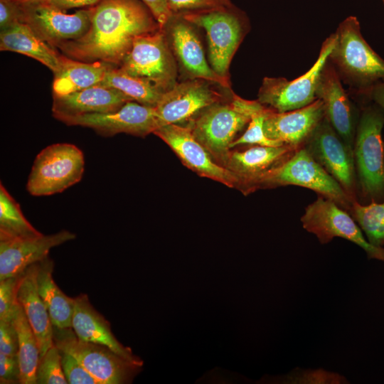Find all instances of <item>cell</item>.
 Wrapping results in <instances>:
<instances>
[{"mask_svg":"<svg viewBox=\"0 0 384 384\" xmlns=\"http://www.w3.org/2000/svg\"><path fill=\"white\" fill-rule=\"evenodd\" d=\"M268 107H262L256 111L243 134L238 137L231 144V149L240 145L257 144L262 146H278L282 143L269 139L265 134L263 124Z\"/></svg>","mask_w":384,"mask_h":384,"instance_id":"cell-33","label":"cell"},{"mask_svg":"<svg viewBox=\"0 0 384 384\" xmlns=\"http://www.w3.org/2000/svg\"><path fill=\"white\" fill-rule=\"evenodd\" d=\"M283 383L290 384H346L347 378L325 369L295 368L284 376Z\"/></svg>","mask_w":384,"mask_h":384,"instance_id":"cell-34","label":"cell"},{"mask_svg":"<svg viewBox=\"0 0 384 384\" xmlns=\"http://www.w3.org/2000/svg\"><path fill=\"white\" fill-rule=\"evenodd\" d=\"M99 85L116 89L132 101L154 107L166 92L149 81L131 75L119 68L110 67Z\"/></svg>","mask_w":384,"mask_h":384,"instance_id":"cell-29","label":"cell"},{"mask_svg":"<svg viewBox=\"0 0 384 384\" xmlns=\"http://www.w3.org/2000/svg\"><path fill=\"white\" fill-rule=\"evenodd\" d=\"M153 134L173 150L185 166L198 176L230 188H237L238 180L235 175L215 161L188 126L166 124L157 128Z\"/></svg>","mask_w":384,"mask_h":384,"instance_id":"cell-14","label":"cell"},{"mask_svg":"<svg viewBox=\"0 0 384 384\" xmlns=\"http://www.w3.org/2000/svg\"><path fill=\"white\" fill-rule=\"evenodd\" d=\"M84 166L83 153L75 145L58 143L48 146L35 159L26 190L34 196L61 193L81 180Z\"/></svg>","mask_w":384,"mask_h":384,"instance_id":"cell-6","label":"cell"},{"mask_svg":"<svg viewBox=\"0 0 384 384\" xmlns=\"http://www.w3.org/2000/svg\"><path fill=\"white\" fill-rule=\"evenodd\" d=\"M12 321L18 334L17 356L21 373L20 383L36 384V369L40 360V349L36 337L19 303Z\"/></svg>","mask_w":384,"mask_h":384,"instance_id":"cell-28","label":"cell"},{"mask_svg":"<svg viewBox=\"0 0 384 384\" xmlns=\"http://www.w3.org/2000/svg\"><path fill=\"white\" fill-rule=\"evenodd\" d=\"M262 105L258 100H245L233 92L230 100L210 106L185 126L190 127L215 161L225 168L232 143Z\"/></svg>","mask_w":384,"mask_h":384,"instance_id":"cell-3","label":"cell"},{"mask_svg":"<svg viewBox=\"0 0 384 384\" xmlns=\"http://www.w3.org/2000/svg\"><path fill=\"white\" fill-rule=\"evenodd\" d=\"M63 371L59 349L53 345L40 358L36 384H68Z\"/></svg>","mask_w":384,"mask_h":384,"instance_id":"cell-32","label":"cell"},{"mask_svg":"<svg viewBox=\"0 0 384 384\" xmlns=\"http://www.w3.org/2000/svg\"><path fill=\"white\" fill-rule=\"evenodd\" d=\"M59 351L63 371L69 384H100L72 355Z\"/></svg>","mask_w":384,"mask_h":384,"instance_id":"cell-36","label":"cell"},{"mask_svg":"<svg viewBox=\"0 0 384 384\" xmlns=\"http://www.w3.org/2000/svg\"><path fill=\"white\" fill-rule=\"evenodd\" d=\"M334 34L335 43L329 60L341 79L352 86L357 94L384 81V60L363 37L356 16L344 19Z\"/></svg>","mask_w":384,"mask_h":384,"instance_id":"cell-4","label":"cell"},{"mask_svg":"<svg viewBox=\"0 0 384 384\" xmlns=\"http://www.w3.org/2000/svg\"><path fill=\"white\" fill-rule=\"evenodd\" d=\"M15 1H17L23 4H36V3L43 2L46 0H15Z\"/></svg>","mask_w":384,"mask_h":384,"instance_id":"cell-44","label":"cell"},{"mask_svg":"<svg viewBox=\"0 0 384 384\" xmlns=\"http://www.w3.org/2000/svg\"><path fill=\"white\" fill-rule=\"evenodd\" d=\"M183 19L205 30L210 67L228 79L230 63L245 32L242 21L222 7L188 14Z\"/></svg>","mask_w":384,"mask_h":384,"instance_id":"cell-11","label":"cell"},{"mask_svg":"<svg viewBox=\"0 0 384 384\" xmlns=\"http://www.w3.org/2000/svg\"><path fill=\"white\" fill-rule=\"evenodd\" d=\"M0 50L18 53L41 62L53 73L60 67V55L46 43L31 27L23 21H17L1 30Z\"/></svg>","mask_w":384,"mask_h":384,"instance_id":"cell-25","label":"cell"},{"mask_svg":"<svg viewBox=\"0 0 384 384\" xmlns=\"http://www.w3.org/2000/svg\"><path fill=\"white\" fill-rule=\"evenodd\" d=\"M316 97L323 102L324 117L353 149L360 111L343 89L338 73L329 60L321 74Z\"/></svg>","mask_w":384,"mask_h":384,"instance_id":"cell-18","label":"cell"},{"mask_svg":"<svg viewBox=\"0 0 384 384\" xmlns=\"http://www.w3.org/2000/svg\"><path fill=\"white\" fill-rule=\"evenodd\" d=\"M54 262L49 257L37 263L36 287L53 326L72 328L74 298L65 294L53 279Z\"/></svg>","mask_w":384,"mask_h":384,"instance_id":"cell-27","label":"cell"},{"mask_svg":"<svg viewBox=\"0 0 384 384\" xmlns=\"http://www.w3.org/2000/svg\"><path fill=\"white\" fill-rule=\"evenodd\" d=\"M213 84L193 78L166 90L155 107L159 127L170 124L186 125L206 108L224 100V95Z\"/></svg>","mask_w":384,"mask_h":384,"instance_id":"cell-13","label":"cell"},{"mask_svg":"<svg viewBox=\"0 0 384 384\" xmlns=\"http://www.w3.org/2000/svg\"><path fill=\"white\" fill-rule=\"evenodd\" d=\"M29 4L33 6L23 14L22 21L51 46L78 39L90 28L92 9L68 14L46 2Z\"/></svg>","mask_w":384,"mask_h":384,"instance_id":"cell-17","label":"cell"},{"mask_svg":"<svg viewBox=\"0 0 384 384\" xmlns=\"http://www.w3.org/2000/svg\"><path fill=\"white\" fill-rule=\"evenodd\" d=\"M324 117V105L319 98L307 106L288 112H278L268 107L264 132L269 139L301 148Z\"/></svg>","mask_w":384,"mask_h":384,"instance_id":"cell-19","label":"cell"},{"mask_svg":"<svg viewBox=\"0 0 384 384\" xmlns=\"http://www.w3.org/2000/svg\"><path fill=\"white\" fill-rule=\"evenodd\" d=\"M349 213L370 244L384 247V201L368 204L354 201Z\"/></svg>","mask_w":384,"mask_h":384,"instance_id":"cell-31","label":"cell"},{"mask_svg":"<svg viewBox=\"0 0 384 384\" xmlns=\"http://www.w3.org/2000/svg\"><path fill=\"white\" fill-rule=\"evenodd\" d=\"M171 11L221 8L227 0H166Z\"/></svg>","mask_w":384,"mask_h":384,"instance_id":"cell-39","label":"cell"},{"mask_svg":"<svg viewBox=\"0 0 384 384\" xmlns=\"http://www.w3.org/2000/svg\"><path fill=\"white\" fill-rule=\"evenodd\" d=\"M42 233L25 218L19 204L0 185V241L36 237Z\"/></svg>","mask_w":384,"mask_h":384,"instance_id":"cell-30","label":"cell"},{"mask_svg":"<svg viewBox=\"0 0 384 384\" xmlns=\"http://www.w3.org/2000/svg\"><path fill=\"white\" fill-rule=\"evenodd\" d=\"M61 122L92 128L104 136L127 133L144 137L159 127L155 107L135 101H129L114 112L85 114L68 117Z\"/></svg>","mask_w":384,"mask_h":384,"instance_id":"cell-16","label":"cell"},{"mask_svg":"<svg viewBox=\"0 0 384 384\" xmlns=\"http://www.w3.org/2000/svg\"><path fill=\"white\" fill-rule=\"evenodd\" d=\"M54 345L72 355L100 384L129 383L140 366L121 358L109 348L78 338L72 328L53 326Z\"/></svg>","mask_w":384,"mask_h":384,"instance_id":"cell-9","label":"cell"},{"mask_svg":"<svg viewBox=\"0 0 384 384\" xmlns=\"http://www.w3.org/2000/svg\"><path fill=\"white\" fill-rule=\"evenodd\" d=\"M75 237L63 230L50 235L0 241V280L23 274L29 266L48 257L51 248Z\"/></svg>","mask_w":384,"mask_h":384,"instance_id":"cell-20","label":"cell"},{"mask_svg":"<svg viewBox=\"0 0 384 384\" xmlns=\"http://www.w3.org/2000/svg\"><path fill=\"white\" fill-rule=\"evenodd\" d=\"M131 100L120 91L100 85L63 96H53V116L63 119L92 113L114 112Z\"/></svg>","mask_w":384,"mask_h":384,"instance_id":"cell-22","label":"cell"},{"mask_svg":"<svg viewBox=\"0 0 384 384\" xmlns=\"http://www.w3.org/2000/svg\"><path fill=\"white\" fill-rule=\"evenodd\" d=\"M304 147L338 183L349 198L358 201L353 149L344 142L325 117Z\"/></svg>","mask_w":384,"mask_h":384,"instance_id":"cell-12","label":"cell"},{"mask_svg":"<svg viewBox=\"0 0 384 384\" xmlns=\"http://www.w3.org/2000/svg\"><path fill=\"white\" fill-rule=\"evenodd\" d=\"M358 95L368 99L384 111V81L374 84Z\"/></svg>","mask_w":384,"mask_h":384,"instance_id":"cell-42","label":"cell"},{"mask_svg":"<svg viewBox=\"0 0 384 384\" xmlns=\"http://www.w3.org/2000/svg\"><path fill=\"white\" fill-rule=\"evenodd\" d=\"M384 111L372 102L361 111L353 153L356 174L358 202L368 204L384 201Z\"/></svg>","mask_w":384,"mask_h":384,"instance_id":"cell-2","label":"cell"},{"mask_svg":"<svg viewBox=\"0 0 384 384\" xmlns=\"http://www.w3.org/2000/svg\"><path fill=\"white\" fill-rule=\"evenodd\" d=\"M335 43L332 33L322 43L316 62L302 75L288 80L284 78L265 77L258 92L257 100L278 112L307 106L316 99V91L322 70Z\"/></svg>","mask_w":384,"mask_h":384,"instance_id":"cell-8","label":"cell"},{"mask_svg":"<svg viewBox=\"0 0 384 384\" xmlns=\"http://www.w3.org/2000/svg\"><path fill=\"white\" fill-rule=\"evenodd\" d=\"M20 374L18 356H9L0 352V383H20Z\"/></svg>","mask_w":384,"mask_h":384,"instance_id":"cell-37","label":"cell"},{"mask_svg":"<svg viewBox=\"0 0 384 384\" xmlns=\"http://www.w3.org/2000/svg\"><path fill=\"white\" fill-rule=\"evenodd\" d=\"M72 329L80 340L106 346L131 363L142 366L141 360L115 338L110 324L93 307L85 294L74 297Z\"/></svg>","mask_w":384,"mask_h":384,"instance_id":"cell-21","label":"cell"},{"mask_svg":"<svg viewBox=\"0 0 384 384\" xmlns=\"http://www.w3.org/2000/svg\"><path fill=\"white\" fill-rule=\"evenodd\" d=\"M110 66L102 61L81 62L60 55L54 73L53 96H63L99 85Z\"/></svg>","mask_w":384,"mask_h":384,"instance_id":"cell-26","label":"cell"},{"mask_svg":"<svg viewBox=\"0 0 384 384\" xmlns=\"http://www.w3.org/2000/svg\"><path fill=\"white\" fill-rule=\"evenodd\" d=\"M300 220L303 228L314 234L321 244L341 238L361 247L368 259L384 262V247L370 244L350 213L334 201L318 195L306 207Z\"/></svg>","mask_w":384,"mask_h":384,"instance_id":"cell-7","label":"cell"},{"mask_svg":"<svg viewBox=\"0 0 384 384\" xmlns=\"http://www.w3.org/2000/svg\"><path fill=\"white\" fill-rule=\"evenodd\" d=\"M37 263L29 266L23 273L18 289L17 299L36 337L41 358L54 343L53 326L37 290Z\"/></svg>","mask_w":384,"mask_h":384,"instance_id":"cell-24","label":"cell"},{"mask_svg":"<svg viewBox=\"0 0 384 384\" xmlns=\"http://www.w3.org/2000/svg\"><path fill=\"white\" fill-rule=\"evenodd\" d=\"M289 185L311 189L334 201L348 213L354 202L304 146L260 180L255 191Z\"/></svg>","mask_w":384,"mask_h":384,"instance_id":"cell-5","label":"cell"},{"mask_svg":"<svg viewBox=\"0 0 384 384\" xmlns=\"http://www.w3.org/2000/svg\"><path fill=\"white\" fill-rule=\"evenodd\" d=\"M23 274L0 280V321L13 320L18 305L17 294Z\"/></svg>","mask_w":384,"mask_h":384,"instance_id":"cell-35","label":"cell"},{"mask_svg":"<svg viewBox=\"0 0 384 384\" xmlns=\"http://www.w3.org/2000/svg\"><path fill=\"white\" fill-rule=\"evenodd\" d=\"M170 36L176 56L193 78L203 79L225 88L230 87L228 79L218 75L207 63L201 43L191 23L185 19L172 23Z\"/></svg>","mask_w":384,"mask_h":384,"instance_id":"cell-23","label":"cell"},{"mask_svg":"<svg viewBox=\"0 0 384 384\" xmlns=\"http://www.w3.org/2000/svg\"><path fill=\"white\" fill-rule=\"evenodd\" d=\"M299 148L257 144L240 145L230 151L225 168L238 180L237 189L247 195L271 171L289 159Z\"/></svg>","mask_w":384,"mask_h":384,"instance_id":"cell-15","label":"cell"},{"mask_svg":"<svg viewBox=\"0 0 384 384\" xmlns=\"http://www.w3.org/2000/svg\"><path fill=\"white\" fill-rule=\"evenodd\" d=\"M22 21L21 15L15 5L10 0H1L0 1V26L4 30L15 22Z\"/></svg>","mask_w":384,"mask_h":384,"instance_id":"cell-41","label":"cell"},{"mask_svg":"<svg viewBox=\"0 0 384 384\" xmlns=\"http://www.w3.org/2000/svg\"><path fill=\"white\" fill-rule=\"evenodd\" d=\"M382 1H383V4H384V0H382Z\"/></svg>","mask_w":384,"mask_h":384,"instance_id":"cell-45","label":"cell"},{"mask_svg":"<svg viewBox=\"0 0 384 384\" xmlns=\"http://www.w3.org/2000/svg\"><path fill=\"white\" fill-rule=\"evenodd\" d=\"M159 28L154 16L137 1L102 0L92 9L87 32L58 47L85 62L120 65L137 37Z\"/></svg>","mask_w":384,"mask_h":384,"instance_id":"cell-1","label":"cell"},{"mask_svg":"<svg viewBox=\"0 0 384 384\" xmlns=\"http://www.w3.org/2000/svg\"><path fill=\"white\" fill-rule=\"evenodd\" d=\"M149 9L151 14L163 28L169 21L172 11L166 0H142Z\"/></svg>","mask_w":384,"mask_h":384,"instance_id":"cell-40","label":"cell"},{"mask_svg":"<svg viewBox=\"0 0 384 384\" xmlns=\"http://www.w3.org/2000/svg\"><path fill=\"white\" fill-rule=\"evenodd\" d=\"M119 68L166 91L176 83V66L163 28L137 37Z\"/></svg>","mask_w":384,"mask_h":384,"instance_id":"cell-10","label":"cell"},{"mask_svg":"<svg viewBox=\"0 0 384 384\" xmlns=\"http://www.w3.org/2000/svg\"><path fill=\"white\" fill-rule=\"evenodd\" d=\"M18 348V334L13 321H0V352L9 356H16Z\"/></svg>","mask_w":384,"mask_h":384,"instance_id":"cell-38","label":"cell"},{"mask_svg":"<svg viewBox=\"0 0 384 384\" xmlns=\"http://www.w3.org/2000/svg\"><path fill=\"white\" fill-rule=\"evenodd\" d=\"M99 1L100 0H46L43 2L63 10L92 5Z\"/></svg>","mask_w":384,"mask_h":384,"instance_id":"cell-43","label":"cell"}]
</instances>
